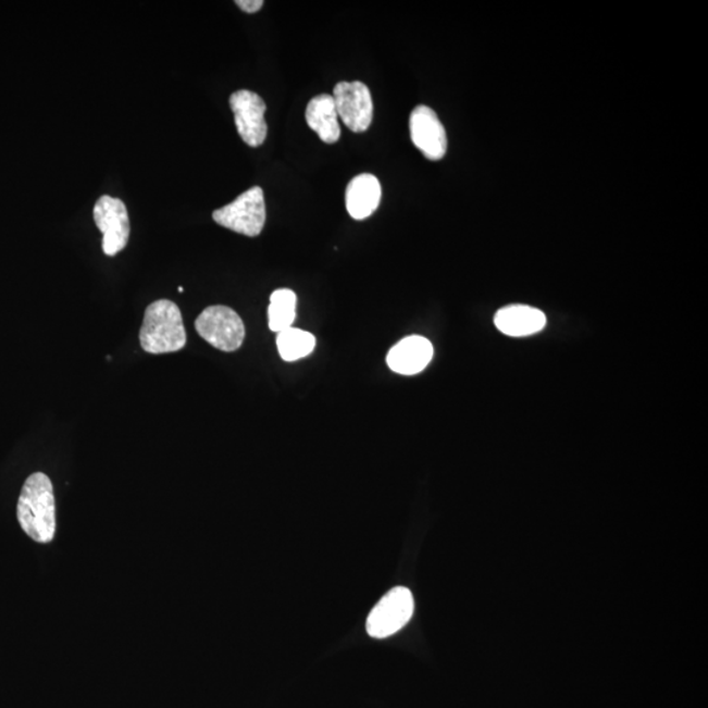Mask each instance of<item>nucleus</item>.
I'll return each instance as SVG.
<instances>
[{
  "mask_svg": "<svg viewBox=\"0 0 708 708\" xmlns=\"http://www.w3.org/2000/svg\"><path fill=\"white\" fill-rule=\"evenodd\" d=\"M17 520L37 544H49L55 535V499L52 481L42 472L25 481L17 504Z\"/></svg>",
  "mask_w": 708,
  "mask_h": 708,
  "instance_id": "obj_1",
  "label": "nucleus"
},
{
  "mask_svg": "<svg viewBox=\"0 0 708 708\" xmlns=\"http://www.w3.org/2000/svg\"><path fill=\"white\" fill-rule=\"evenodd\" d=\"M139 343L150 355L175 353L187 346L182 311L176 303L159 299L146 309Z\"/></svg>",
  "mask_w": 708,
  "mask_h": 708,
  "instance_id": "obj_2",
  "label": "nucleus"
},
{
  "mask_svg": "<svg viewBox=\"0 0 708 708\" xmlns=\"http://www.w3.org/2000/svg\"><path fill=\"white\" fill-rule=\"evenodd\" d=\"M195 327L210 346L226 353L238 350L246 337L244 321L227 306H210L196 319Z\"/></svg>",
  "mask_w": 708,
  "mask_h": 708,
  "instance_id": "obj_3",
  "label": "nucleus"
},
{
  "mask_svg": "<svg viewBox=\"0 0 708 708\" xmlns=\"http://www.w3.org/2000/svg\"><path fill=\"white\" fill-rule=\"evenodd\" d=\"M213 220L220 226L250 238L260 235L266 220L263 189L253 187L246 190L228 206L215 210Z\"/></svg>",
  "mask_w": 708,
  "mask_h": 708,
  "instance_id": "obj_4",
  "label": "nucleus"
},
{
  "mask_svg": "<svg viewBox=\"0 0 708 708\" xmlns=\"http://www.w3.org/2000/svg\"><path fill=\"white\" fill-rule=\"evenodd\" d=\"M414 610L413 596L405 586L392 589L374 606L368 618V634L375 639L397 634L411 621Z\"/></svg>",
  "mask_w": 708,
  "mask_h": 708,
  "instance_id": "obj_5",
  "label": "nucleus"
},
{
  "mask_svg": "<svg viewBox=\"0 0 708 708\" xmlns=\"http://www.w3.org/2000/svg\"><path fill=\"white\" fill-rule=\"evenodd\" d=\"M94 220L103 234V251L116 257L129 241L131 220L125 203L116 197L101 196L95 203Z\"/></svg>",
  "mask_w": 708,
  "mask_h": 708,
  "instance_id": "obj_6",
  "label": "nucleus"
},
{
  "mask_svg": "<svg viewBox=\"0 0 708 708\" xmlns=\"http://www.w3.org/2000/svg\"><path fill=\"white\" fill-rule=\"evenodd\" d=\"M337 116L355 133L369 129L373 121V99L362 82H340L334 88Z\"/></svg>",
  "mask_w": 708,
  "mask_h": 708,
  "instance_id": "obj_7",
  "label": "nucleus"
},
{
  "mask_svg": "<svg viewBox=\"0 0 708 708\" xmlns=\"http://www.w3.org/2000/svg\"><path fill=\"white\" fill-rule=\"evenodd\" d=\"M229 107L234 113L236 129L244 142L251 148L263 145L268 134L264 100L250 89H239L229 97Z\"/></svg>",
  "mask_w": 708,
  "mask_h": 708,
  "instance_id": "obj_8",
  "label": "nucleus"
},
{
  "mask_svg": "<svg viewBox=\"0 0 708 708\" xmlns=\"http://www.w3.org/2000/svg\"><path fill=\"white\" fill-rule=\"evenodd\" d=\"M410 133L413 145L426 159L442 161L448 150V137L435 111L425 105L414 108L410 117Z\"/></svg>",
  "mask_w": 708,
  "mask_h": 708,
  "instance_id": "obj_9",
  "label": "nucleus"
},
{
  "mask_svg": "<svg viewBox=\"0 0 708 708\" xmlns=\"http://www.w3.org/2000/svg\"><path fill=\"white\" fill-rule=\"evenodd\" d=\"M433 359V346L423 336H408L393 347L387 355V365L401 375L423 372Z\"/></svg>",
  "mask_w": 708,
  "mask_h": 708,
  "instance_id": "obj_10",
  "label": "nucleus"
},
{
  "mask_svg": "<svg viewBox=\"0 0 708 708\" xmlns=\"http://www.w3.org/2000/svg\"><path fill=\"white\" fill-rule=\"evenodd\" d=\"M547 319L544 312L525 305L508 306L497 311L496 327L504 335L524 337L538 334L546 327Z\"/></svg>",
  "mask_w": 708,
  "mask_h": 708,
  "instance_id": "obj_11",
  "label": "nucleus"
},
{
  "mask_svg": "<svg viewBox=\"0 0 708 708\" xmlns=\"http://www.w3.org/2000/svg\"><path fill=\"white\" fill-rule=\"evenodd\" d=\"M382 188L378 178L361 174L350 181L346 192L347 210L357 221L369 219L380 207Z\"/></svg>",
  "mask_w": 708,
  "mask_h": 708,
  "instance_id": "obj_12",
  "label": "nucleus"
},
{
  "mask_svg": "<svg viewBox=\"0 0 708 708\" xmlns=\"http://www.w3.org/2000/svg\"><path fill=\"white\" fill-rule=\"evenodd\" d=\"M306 121L312 132H315L325 144H336L340 139L341 129L337 116L334 98L323 94L311 99L306 110Z\"/></svg>",
  "mask_w": 708,
  "mask_h": 708,
  "instance_id": "obj_13",
  "label": "nucleus"
},
{
  "mask_svg": "<svg viewBox=\"0 0 708 708\" xmlns=\"http://www.w3.org/2000/svg\"><path fill=\"white\" fill-rule=\"evenodd\" d=\"M268 308V325L273 333L280 334L293 327L296 321L297 296L290 289H277L272 293Z\"/></svg>",
  "mask_w": 708,
  "mask_h": 708,
  "instance_id": "obj_14",
  "label": "nucleus"
},
{
  "mask_svg": "<svg viewBox=\"0 0 708 708\" xmlns=\"http://www.w3.org/2000/svg\"><path fill=\"white\" fill-rule=\"evenodd\" d=\"M315 336L308 331L290 327L277 334V348L286 362H295L308 357L315 348Z\"/></svg>",
  "mask_w": 708,
  "mask_h": 708,
  "instance_id": "obj_15",
  "label": "nucleus"
},
{
  "mask_svg": "<svg viewBox=\"0 0 708 708\" xmlns=\"http://www.w3.org/2000/svg\"><path fill=\"white\" fill-rule=\"evenodd\" d=\"M236 5L247 14H254L263 8V0H236Z\"/></svg>",
  "mask_w": 708,
  "mask_h": 708,
  "instance_id": "obj_16",
  "label": "nucleus"
},
{
  "mask_svg": "<svg viewBox=\"0 0 708 708\" xmlns=\"http://www.w3.org/2000/svg\"><path fill=\"white\" fill-rule=\"evenodd\" d=\"M183 291H184V289L181 286V288H178V293H183Z\"/></svg>",
  "mask_w": 708,
  "mask_h": 708,
  "instance_id": "obj_17",
  "label": "nucleus"
}]
</instances>
